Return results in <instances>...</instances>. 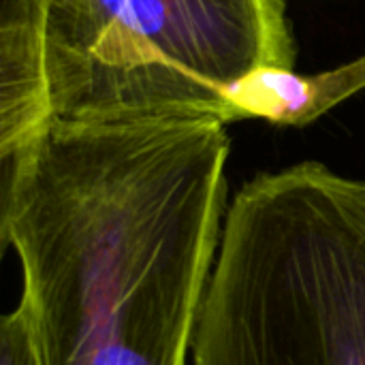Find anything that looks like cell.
I'll return each instance as SVG.
<instances>
[{
  "label": "cell",
  "instance_id": "3957f363",
  "mask_svg": "<svg viewBox=\"0 0 365 365\" xmlns=\"http://www.w3.org/2000/svg\"><path fill=\"white\" fill-rule=\"evenodd\" d=\"M295 66L284 0H51V118L207 113L233 122L225 88Z\"/></svg>",
  "mask_w": 365,
  "mask_h": 365
},
{
  "label": "cell",
  "instance_id": "5b68a950",
  "mask_svg": "<svg viewBox=\"0 0 365 365\" xmlns=\"http://www.w3.org/2000/svg\"><path fill=\"white\" fill-rule=\"evenodd\" d=\"M365 90V56L342 66L297 75L284 66H259L225 88L231 120H265L276 126H308Z\"/></svg>",
  "mask_w": 365,
  "mask_h": 365
},
{
  "label": "cell",
  "instance_id": "8992f818",
  "mask_svg": "<svg viewBox=\"0 0 365 365\" xmlns=\"http://www.w3.org/2000/svg\"><path fill=\"white\" fill-rule=\"evenodd\" d=\"M0 365H43L32 319L21 302L0 321Z\"/></svg>",
  "mask_w": 365,
  "mask_h": 365
},
{
  "label": "cell",
  "instance_id": "7a4b0ae2",
  "mask_svg": "<svg viewBox=\"0 0 365 365\" xmlns=\"http://www.w3.org/2000/svg\"><path fill=\"white\" fill-rule=\"evenodd\" d=\"M190 365H365V182L319 160L227 210Z\"/></svg>",
  "mask_w": 365,
  "mask_h": 365
},
{
  "label": "cell",
  "instance_id": "277c9868",
  "mask_svg": "<svg viewBox=\"0 0 365 365\" xmlns=\"http://www.w3.org/2000/svg\"><path fill=\"white\" fill-rule=\"evenodd\" d=\"M51 0H0V156L49 120L45 24Z\"/></svg>",
  "mask_w": 365,
  "mask_h": 365
},
{
  "label": "cell",
  "instance_id": "6da1fadb",
  "mask_svg": "<svg viewBox=\"0 0 365 365\" xmlns=\"http://www.w3.org/2000/svg\"><path fill=\"white\" fill-rule=\"evenodd\" d=\"M227 122L51 118L2 158V248L43 365H188L227 216Z\"/></svg>",
  "mask_w": 365,
  "mask_h": 365
}]
</instances>
